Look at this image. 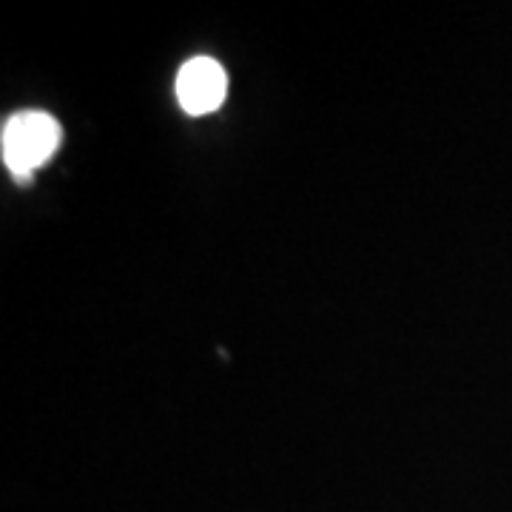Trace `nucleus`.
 <instances>
[{
	"instance_id": "nucleus-1",
	"label": "nucleus",
	"mask_w": 512,
	"mask_h": 512,
	"mask_svg": "<svg viewBox=\"0 0 512 512\" xmlns=\"http://www.w3.org/2000/svg\"><path fill=\"white\" fill-rule=\"evenodd\" d=\"M57 146H60V123L46 111H20L9 117L0 137L3 163L15 177H26L43 163H49Z\"/></svg>"
},
{
	"instance_id": "nucleus-2",
	"label": "nucleus",
	"mask_w": 512,
	"mask_h": 512,
	"mask_svg": "<svg viewBox=\"0 0 512 512\" xmlns=\"http://www.w3.org/2000/svg\"><path fill=\"white\" fill-rule=\"evenodd\" d=\"M228 92V77L217 60L191 57L177 74V100L188 114H211L222 106Z\"/></svg>"
}]
</instances>
